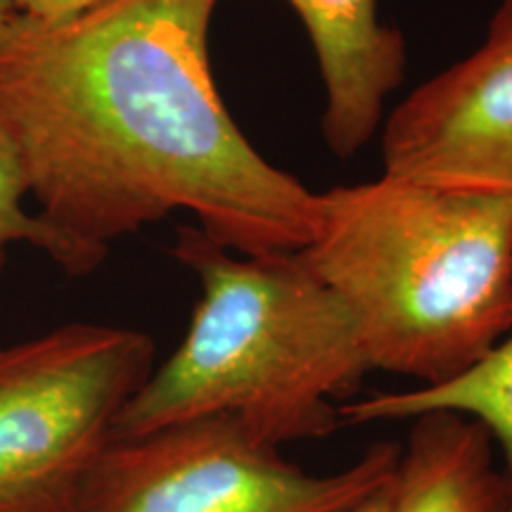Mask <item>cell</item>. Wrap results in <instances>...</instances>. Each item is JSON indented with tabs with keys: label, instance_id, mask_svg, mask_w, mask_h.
I'll use <instances>...</instances> for the list:
<instances>
[{
	"label": "cell",
	"instance_id": "obj_4",
	"mask_svg": "<svg viewBox=\"0 0 512 512\" xmlns=\"http://www.w3.org/2000/svg\"><path fill=\"white\" fill-rule=\"evenodd\" d=\"M152 370V337L119 325L67 323L0 347V512H74Z\"/></svg>",
	"mask_w": 512,
	"mask_h": 512
},
{
	"label": "cell",
	"instance_id": "obj_13",
	"mask_svg": "<svg viewBox=\"0 0 512 512\" xmlns=\"http://www.w3.org/2000/svg\"><path fill=\"white\" fill-rule=\"evenodd\" d=\"M15 15H17L15 0H0V29H3Z\"/></svg>",
	"mask_w": 512,
	"mask_h": 512
},
{
	"label": "cell",
	"instance_id": "obj_7",
	"mask_svg": "<svg viewBox=\"0 0 512 512\" xmlns=\"http://www.w3.org/2000/svg\"><path fill=\"white\" fill-rule=\"evenodd\" d=\"M299 17L323 81V138L349 159L382 128L384 102L408 69L406 36L380 17L377 0H285Z\"/></svg>",
	"mask_w": 512,
	"mask_h": 512
},
{
	"label": "cell",
	"instance_id": "obj_5",
	"mask_svg": "<svg viewBox=\"0 0 512 512\" xmlns=\"http://www.w3.org/2000/svg\"><path fill=\"white\" fill-rule=\"evenodd\" d=\"M401 446L380 441L328 475L306 472L226 415L112 439L74 512H337L394 479Z\"/></svg>",
	"mask_w": 512,
	"mask_h": 512
},
{
	"label": "cell",
	"instance_id": "obj_8",
	"mask_svg": "<svg viewBox=\"0 0 512 512\" xmlns=\"http://www.w3.org/2000/svg\"><path fill=\"white\" fill-rule=\"evenodd\" d=\"M389 512H512V472L482 422L453 411L413 418Z\"/></svg>",
	"mask_w": 512,
	"mask_h": 512
},
{
	"label": "cell",
	"instance_id": "obj_6",
	"mask_svg": "<svg viewBox=\"0 0 512 512\" xmlns=\"http://www.w3.org/2000/svg\"><path fill=\"white\" fill-rule=\"evenodd\" d=\"M380 131L384 176L512 197V0L498 3L470 55L420 83Z\"/></svg>",
	"mask_w": 512,
	"mask_h": 512
},
{
	"label": "cell",
	"instance_id": "obj_1",
	"mask_svg": "<svg viewBox=\"0 0 512 512\" xmlns=\"http://www.w3.org/2000/svg\"><path fill=\"white\" fill-rule=\"evenodd\" d=\"M219 3L110 0L0 29V117L46 254L72 278L174 211L245 256L297 254L316 238L320 192L268 162L223 105L209 57Z\"/></svg>",
	"mask_w": 512,
	"mask_h": 512
},
{
	"label": "cell",
	"instance_id": "obj_9",
	"mask_svg": "<svg viewBox=\"0 0 512 512\" xmlns=\"http://www.w3.org/2000/svg\"><path fill=\"white\" fill-rule=\"evenodd\" d=\"M430 411H453L482 422L503 453L512 472V330L475 368L437 387H411L351 399L339 406V420L347 425L413 420Z\"/></svg>",
	"mask_w": 512,
	"mask_h": 512
},
{
	"label": "cell",
	"instance_id": "obj_11",
	"mask_svg": "<svg viewBox=\"0 0 512 512\" xmlns=\"http://www.w3.org/2000/svg\"><path fill=\"white\" fill-rule=\"evenodd\" d=\"M110 0H15L17 15L43 24H60L91 12Z\"/></svg>",
	"mask_w": 512,
	"mask_h": 512
},
{
	"label": "cell",
	"instance_id": "obj_10",
	"mask_svg": "<svg viewBox=\"0 0 512 512\" xmlns=\"http://www.w3.org/2000/svg\"><path fill=\"white\" fill-rule=\"evenodd\" d=\"M27 200H31L27 169L8 124L0 117V275L8 266L10 247L19 242L41 252L48 249V230L41 216L29 211Z\"/></svg>",
	"mask_w": 512,
	"mask_h": 512
},
{
	"label": "cell",
	"instance_id": "obj_2",
	"mask_svg": "<svg viewBox=\"0 0 512 512\" xmlns=\"http://www.w3.org/2000/svg\"><path fill=\"white\" fill-rule=\"evenodd\" d=\"M299 259L347 304L370 370L427 389L512 330V197L380 176L320 192Z\"/></svg>",
	"mask_w": 512,
	"mask_h": 512
},
{
	"label": "cell",
	"instance_id": "obj_3",
	"mask_svg": "<svg viewBox=\"0 0 512 512\" xmlns=\"http://www.w3.org/2000/svg\"><path fill=\"white\" fill-rule=\"evenodd\" d=\"M171 254L202 297L183 342L121 408L112 439L226 415L264 444L325 439L370 373L356 320L299 254L245 256L197 226Z\"/></svg>",
	"mask_w": 512,
	"mask_h": 512
},
{
	"label": "cell",
	"instance_id": "obj_12",
	"mask_svg": "<svg viewBox=\"0 0 512 512\" xmlns=\"http://www.w3.org/2000/svg\"><path fill=\"white\" fill-rule=\"evenodd\" d=\"M389 491H392V482L384 486V489L375 491V494H370L368 498H363V501L337 512H389Z\"/></svg>",
	"mask_w": 512,
	"mask_h": 512
}]
</instances>
